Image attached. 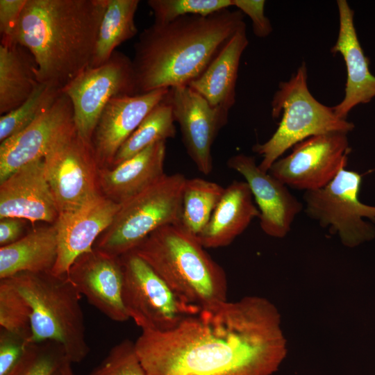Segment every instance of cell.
Segmentation results:
<instances>
[{
    "label": "cell",
    "mask_w": 375,
    "mask_h": 375,
    "mask_svg": "<svg viewBox=\"0 0 375 375\" xmlns=\"http://www.w3.org/2000/svg\"><path fill=\"white\" fill-rule=\"evenodd\" d=\"M44 162L59 213L74 210L101 195L92 147L78 135L75 127L53 144Z\"/></svg>",
    "instance_id": "obj_11"
},
{
    "label": "cell",
    "mask_w": 375,
    "mask_h": 375,
    "mask_svg": "<svg viewBox=\"0 0 375 375\" xmlns=\"http://www.w3.org/2000/svg\"><path fill=\"white\" fill-rule=\"evenodd\" d=\"M72 362L67 361L56 372V375H76L72 369Z\"/></svg>",
    "instance_id": "obj_38"
},
{
    "label": "cell",
    "mask_w": 375,
    "mask_h": 375,
    "mask_svg": "<svg viewBox=\"0 0 375 375\" xmlns=\"http://www.w3.org/2000/svg\"><path fill=\"white\" fill-rule=\"evenodd\" d=\"M89 375H147L136 352L135 342L125 339L110 349Z\"/></svg>",
    "instance_id": "obj_33"
},
{
    "label": "cell",
    "mask_w": 375,
    "mask_h": 375,
    "mask_svg": "<svg viewBox=\"0 0 375 375\" xmlns=\"http://www.w3.org/2000/svg\"><path fill=\"white\" fill-rule=\"evenodd\" d=\"M167 99L188 154L200 172L209 174L212 169V145L226 124L228 112L210 106L188 85L169 88Z\"/></svg>",
    "instance_id": "obj_13"
},
{
    "label": "cell",
    "mask_w": 375,
    "mask_h": 375,
    "mask_svg": "<svg viewBox=\"0 0 375 375\" xmlns=\"http://www.w3.org/2000/svg\"><path fill=\"white\" fill-rule=\"evenodd\" d=\"M120 207L121 205L101 194L74 210L59 213L54 224L58 236V257L51 273L67 275L75 260L93 248Z\"/></svg>",
    "instance_id": "obj_17"
},
{
    "label": "cell",
    "mask_w": 375,
    "mask_h": 375,
    "mask_svg": "<svg viewBox=\"0 0 375 375\" xmlns=\"http://www.w3.org/2000/svg\"><path fill=\"white\" fill-rule=\"evenodd\" d=\"M165 156L166 142L161 141L115 166L99 168L98 180L101 194L117 204L125 203L166 174Z\"/></svg>",
    "instance_id": "obj_21"
},
{
    "label": "cell",
    "mask_w": 375,
    "mask_h": 375,
    "mask_svg": "<svg viewBox=\"0 0 375 375\" xmlns=\"http://www.w3.org/2000/svg\"><path fill=\"white\" fill-rule=\"evenodd\" d=\"M147 4L158 24L187 15L208 16L233 6L232 0H149Z\"/></svg>",
    "instance_id": "obj_32"
},
{
    "label": "cell",
    "mask_w": 375,
    "mask_h": 375,
    "mask_svg": "<svg viewBox=\"0 0 375 375\" xmlns=\"http://www.w3.org/2000/svg\"><path fill=\"white\" fill-rule=\"evenodd\" d=\"M180 173L165 174L154 185L121 205L94 248L120 257L134 250L157 229L179 224L186 181Z\"/></svg>",
    "instance_id": "obj_7"
},
{
    "label": "cell",
    "mask_w": 375,
    "mask_h": 375,
    "mask_svg": "<svg viewBox=\"0 0 375 375\" xmlns=\"http://www.w3.org/2000/svg\"><path fill=\"white\" fill-rule=\"evenodd\" d=\"M74 127L72 102L62 91L51 107L30 126L1 142L0 183L20 167L44 159L53 144Z\"/></svg>",
    "instance_id": "obj_14"
},
{
    "label": "cell",
    "mask_w": 375,
    "mask_h": 375,
    "mask_svg": "<svg viewBox=\"0 0 375 375\" xmlns=\"http://www.w3.org/2000/svg\"><path fill=\"white\" fill-rule=\"evenodd\" d=\"M62 93L51 83L39 82L30 97L14 110L1 115L0 142L18 134L49 110Z\"/></svg>",
    "instance_id": "obj_29"
},
{
    "label": "cell",
    "mask_w": 375,
    "mask_h": 375,
    "mask_svg": "<svg viewBox=\"0 0 375 375\" xmlns=\"http://www.w3.org/2000/svg\"><path fill=\"white\" fill-rule=\"evenodd\" d=\"M38 65L30 51L20 44L0 45V114L24 102L38 81Z\"/></svg>",
    "instance_id": "obj_25"
},
{
    "label": "cell",
    "mask_w": 375,
    "mask_h": 375,
    "mask_svg": "<svg viewBox=\"0 0 375 375\" xmlns=\"http://www.w3.org/2000/svg\"><path fill=\"white\" fill-rule=\"evenodd\" d=\"M361 183L360 174L344 168L325 187L303 194L306 214L350 248L375 236L374 227L363 219L375 222V206L359 200Z\"/></svg>",
    "instance_id": "obj_9"
},
{
    "label": "cell",
    "mask_w": 375,
    "mask_h": 375,
    "mask_svg": "<svg viewBox=\"0 0 375 375\" xmlns=\"http://www.w3.org/2000/svg\"><path fill=\"white\" fill-rule=\"evenodd\" d=\"M233 6L251 19L253 32L258 38H266L272 32L269 19L265 15L264 0H232Z\"/></svg>",
    "instance_id": "obj_36"
},
{
    "label": "cell",
    "mask_w": 375,
    "mask_h": 375,
    "mask_svg": "<svg viewBox=\"0 0 375 375\" xmlns=\"http://www.w3.org/2000/svg\"><path fill=\"white\" fill-rule=\"evenodd\" d=\"M58 257L56 225L31 230L18 241L0 248V279L22 272H51Z\"/></svg>",
    "instance_id": "obj_24"
},
{
    "label": "cell",
    "mask_w": 375,
    "mask_h": 375,
    "mask_svg": "<svg viewBox=\"0 0 375 375\" xmlns=\"http://www.w3.org/2000/svg\"><path fill=\"white\" fill-rule=\"evenodd\" d=\"M25 223L26 220L17 217L0 219V246L11 244L23 238Z\"/></svg>",
    "instance_id": "obj_37"
},
{
    "label": "cell",
    "mask_w": 375,
    "mask_h": 375,
    "mask_svg": "<svg viewBox=\"0 0 375 375\" xmlns=\"http://www.w3.org/2000/svg\"><path fill=\"white\" fill-rule=\"evenodd\" d=\"M337 5L339 31L331 51L343 57L347 78L343 99L332 108L338 117L347 119L352 108L360 103H369L375 97V76L369 72V59L365 56L358 38L353 10L346 0L337 1Z\"/></svg>",
    "instance_id": "obj_20"
},
{
    "label": "cell",
    "mask_w": 375,
    "mask_h": 375,
    "mask_svg": "<svg viewBox=\"0 0 375 375\" xmlns=\"http://www.w3.org/2000/svg\"><path fill=\"white\" fill-rule=\"evenodd\" d=\"M307 77L306 65L303 62L288 81L279 83L273 97L272 116L278 118L281 115L282 118L271 138L252 148L262 156L258 166L264 172H268L287 150L311 136L328 133L347 134L355 127L311 94Z\"/></svg>",
    "instance_id": "obj_6"
},
{
    "label": "cell",
    "mask_w": 375,
    "mask_h": 375,
    "mask_svg": "<svg viewBox=\"0 0 375 375\" xmlns=\"http://www.w3.org/2000/svg\"><path fill=\"white\" fill-rule=\"evenodd\" d=\"M124 307L142 331L165 332L201 308L189 303L135 252L120 256Z\"/></svg>",
    "instance_id": "obj_8"
},
{
    "label": "cell",
    "mask_w": 375,
    "mask_h": 375,
    "mask_svg": "<svg viewBox=\"0 0 375 375\" xmlns=\"http://www.w3.org/2000/svg\"><path fill=\"white\" fill-rule=\"evenodd\" d=\"M67 276L80 294L107 317L117 322L130 319L122 298L120 257L93 247L75 260Z\"/></svg>",
    "instance_id": "obj_15"
},
{
    "label": "cell",
    "mask_w": 375,
    "mask_h": 375,
    "mask_svg": "<svg viewBox=\"0 0 375 375\" xmlns=\"http://www.w3.org/2000/svg\"><path fill=\"white\" fill-rule=\"evenodd\" d=\"M58 215L44 159L20 167L0 183V219L17 217L53 224Z\"/></svg>",
    "instance_id": "obj_19"
},
{
    "label": "cell",
    "mask_w": 375,
    "mask_h": 375,
    "mask_svg": "<svg viewBox=\"0 0 375 375\" xmlns=\"http://www.w3.org/2000/svg\"><path fill=\"white\" fill-rule=\"evenodd\" d=\"M247 183L234 181L225 188L224 194L202 231L197 236L204 248L229 245L259 217Z\"/></svg>",
    "instance_id": "obj_22"
},
{
    "label": "cell",
    "mask_w": 375,
    "mask_h": 375,
    "mask_svg": "<svg viewBox=\"0 0 375 375\" xmlns=\"http://www.w3.org/2000/svg\"><path fill=\"white\" fill-rule=\"evenodd\" d=\"M244 26V14L229 8L208 16L187 15L167 23L153 22L134 45L132 63L137 94L188 85Z\"/></svg>",
    "instance_id": "obj_2"
},
{
    "label": "cell",
    "mask_w": 375,
    "mask_h": 375,
    "mask_svg": "<svg viewBox=\"0 0 375 375\" xmlns=\"http://www.w3.org/2000/svg\"><path fill=\"white\" fill-rule=\"evenodd\" d=\"M350 151L347 134L313 135L293 146L268 172L288 188L304 192L318 190L346 168Z\"/></svg>",
    "instance_id": "obj_12"
},
{
    "label": "cell",
    "mask_w": 375,
    "mask_h": 375,
    "mask_svg": "<svg viewBox=\"0 0 375 375\" xmlns=\"http://www.w3.org/2000/svg\"><path fill=\"white\" fill-rule=\"evenodd\" d=\"M147 375H272L288 353L276 306L247 296L201 308L165 332L135 342Z\"/></svg>",
    "instance_id": "obj_1"
},
{
    "label": "cell",
    "mask_w": 375,
    "mask_h": 375,
    "mask_svg": "<svg viewBox=\"0 0 375 375\" xmlns=\"http://www.w3.org/2000/svg\"><path fill=\"white\" fill-rule=\"evenodd\" d=\"M248 44L244 26L231 38L204 72L188 86L210 106L228 112L235 103L240 61Z\"/></svg>",
    "instance_id": "obj_23"
},
{
    "label": "cell",
    "mask_w": 375,
    "mask_h": 375,
    "mask_svg": "<svg viewBox=\"0 0 375 375\" xmlns=\"http://www.w3.org/2000/svg\"><path fill=\"white\" fill-rule=\"evenodd\" d=\"M26 1L27 0H0L1 45L17 44L16 33Z\"/></svg>",
    "instance_id": "obj_35"
},
{
    "label": "cell",
    "mask_w": 375,
    "mask_h": 375,
    "mask_svg": "<svg viewBox=\"0 0 375 375\" xmlns=\"http://www.w3.org/2000/svg\"><path fill=\"white\" fill-rule=\"evenodd\" d=\"M225 188L201 178H187L184 185L179 224L197 236L208 224Z\"/></svg>",
    "instance_id": "obj_28"
},
{
    "label": "cell",
    "mask_w": 375,
    "mask_h": 375,
    "mask_svg": "<svg viewBox=\"0 0 375 375\" xmlns=\"http://www.w3.org/2000/svg\"><path fill=\"white\" fill-rule=\"evenodd\" d=\"M0 326L32 342L29 303L10 278L0 279Z\"/></svg>",
    "instance_id": "obj_30"
},
{
    "label": "cell",
    "mask_w": 375,
    "mask_h": 375,
    "mask_svg": "<svg viewBox=\"0 0 375 375\" xmlns=\"http://www.w3.org/2000/svg\"><path fill=\"white\" fill-rule=\"evenodd\" d=\"M160 88L133 96L111 99L103 108L92 140L99 168L110 167L120 147L152 108L169 93Z\"/></svg>",
    "instance_id": "obj_18"
},
{
    "label": "cell",
    "mask_w": 375,
    "mask_h": 375,
    "mask_svg": "<svg viewBox=\"0 0 375 375\" xmlns=\"http://www.w3.org/2000/svg\"><path fill=\"white\" fill-rule=\"evenodd\" d=\"M139 3V0H108L89 67L107 62L117 46L137 34L135 15Z\"/></svg>",
    "instance_id": "obj_26"
},
{
    "label": "cell",
    "mask_w": 375,
    "mask_h": 375,
    "mask_svg": "<svg viewBox=\"0 0 375 375\" xmlns=\"http://www.w3.org/2000/svg\"><path fill=\"white\" fill-rule=\"evenodd\" d=\"M62 91L72 102L78 135L92 146L94 129L108 101L115 97L138 94L132 60L115 50L107 62L87 68Z\"/></svg>",
    "instance_id": "obj_10"
},
{
    "label": "cell",
    "mask_w": 375,
    "mask_h": 375,
    "mask_svg": "<svg viewBox=\"0 0 375 375\" xmlns=\"http://www.w3.org/2000/svg\"><path fill=\"white\" fill-rule=\"evenodd\" d=\"M197 236L178 224L164 226L134 250L181 298L201 308L227 301L225 271Z\"/></svg>",
    "instance_id": "obj_4"
},
{
    "label": "cell",
    "mask_w": 375,
    "mask_h": 375,
    "mask_svg": "<svg viewBox=\"0 0 375 375\" xmlns=\"http://www.w3.org/2000/svg\"><path fill=\"white\" fill-rule=\"evenodd\" d=\"M10 278L29 303L32 342H56L72 363L81 362L90 351L81 294L67 276L22 272Z\"/></svg>",
    "instance_id": "obj_5"
},
{
    "label": "cell",
    "mask_w": 375,
    "mask_h": 375,
    "mask_svg": "<svg viewBox=\"0 0 375 375\" xmlns=\"http://www.w3.org/2000/svg\"><path fill=\"white\" fill-rule=\"evenodd\" d=\"M174 122L172 107L167 95L152 108L120 147L111 167L136 155L154 143L166 142L167 139L174 138L176 133Z\"/></svg>",
    "instance_id": "obj_27"
},
{
    "label": "cell",
    "mask_w": 375,
    "mask_h": 375,
    "mask_svg": "<svg viewBox=\"0 0 375 375\" xmlns=\"http://www.w3.org/2000/svg\"><path fill=\"white\" fill-rule=\"evenodd\" d=\"M227 166L240 174L249 185L260 212L262 231L272 238H285L303 209V204L288 186L262 171L254 157L239 153L228 160Z\"/></svg>",
    "instance_id": "obj_16"
},
{
    "label": "cell",
    "mask_w": 375,
    "mask_h": 375,
    "mask_svg": "<svg viewBox=\"0 0 375 375\" xmlns=\"http://www.w3.org/2000/svg\"><path fill=\"white\" fill-rule=\"evenodd\" d=\"M108 0H27L15 43L33 54L38 81L62 89L89 67Z\"/></svg>",
    "instance_id": "obj_3"
},
{
    "label": "cell",
    "mask_w": 375,
    "mask_h": 375,
    "mask_svg": "<svg viewBox=\"0 0 375 375\" xmlns=\"http://www.w3.org/2000/svg\"><path fill=\"white\" fill-rule=\"evenodd\" d=\"M69 361L61 345L52 341L31 342L9 375H56Z\"/></svg>",
    "instance_id": "obj_31"
},
{
    "label": "cell",
    "mask_w": 375,
    "mask_h": 375,
    "mask_svg": "<svg viewBox=\"0 0 375 375\" xmlns=\"http://www.w3.org/2000/svg\"><path fill=\"white\" fill-rule=\"evenodd\" d=\"M31 342L5 329L0 330V375H9Z\"/></svg>",
    "instance_id": "obj_34"
}]
</instances>
